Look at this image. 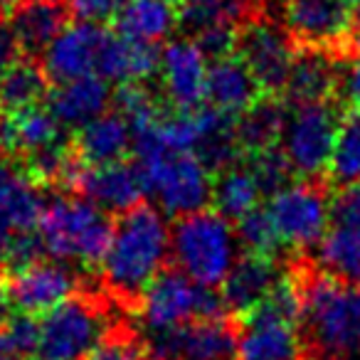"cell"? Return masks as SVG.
<instances>
[{
  "mask_svg": "<svg viewBox=\"0 0 360 360\" xmlns=\"http://www.w3.org/2000/svg\"><path fill=\"white\" fill-rule=\"evenodd\" d=\"M40 186L18 173L8 155H0V262L15 237L37 232L45 215Z\"/></svg>",
  "mask_w": 360,
  "mask_h": 360,
  "instance_id": "obj_16",
  "label": "cell"
},
{
  "mask_svg": "<svg viewBox=\"0 0 360 360\" xmlns=\"http://www.w3.org/2000/svg\"><path fill=\"white\" fill-rule=\"evenodd\" d=\"M240 250L235 225L217 210L205 207L178 217L170 227V257L175 269L207 289H220L240 259Z\"/></svg>",
  "mask_w": 360,
  "mask_h": 360,
  "instance_id": "obj_4",
  "label": "cell"
},
{
  "mask_svg": "<svg viewBox=\"0 0 360 360\" xmlns=\"http://www.w3.org/2000/svg\"><path fill=\"white\" fill-rule=\"evenodd\" d=\"M338 82L345 101L353 106L355 114H360V57L345 67V72L338 77Z\"/></svg>",
  "mask_w": 360,
  "mask_h": 360,
  "instance_id": "obj_40",
  "label": "cell"
},
{
  "mask_svg": "<svg viewBox=\"0 0 360 360\" xmlns=\"http://www.w3.org/2000/svg\"><path fill=\"white\" fill-rule=\"evenodd\" d=\"M0 353L18 360L40 353V321L25 311L6 316L0 321Z\"/></svg>",
  "mask_w": 360,
  "mask_h": 360,
  "instance_id": "obj_33",
  "label": "cell"
},
{
  "mask_svg": "<svg viewBox=\"0 0 360 360\" xmlns=\"http://www.w3.org/2000/svg\"><path fill=\"white\" fill-rule=\"evenodd\" d=\"M106 37L109 30L94 22L77 20L75 25H65V30L42 52V70L47 79L55 84H65L79 77L96 75Z\"/></svg>",
  "mask_w": 360,
  "mask_h": 360,
  "instance_id": "obj_14",
  "label": "cell"
},
{
  "mask_svg": "<svg viewBox=\"0 0 360 360\" xmlns=\"http://www.w3.org/2000/svg\"><path fill=\"white\" fill-rule=\"evenodd\" d=\"M109 335L106 311L86 296H72L40 321L42 360H84Z\"/></svg>",
  "mask_w": 360,
  "mask_h": 360,
  "instance_id": "obj_9",
  "label": "cell"
},
{
  "mask_svg": "<svg viewBox=\"0 0 360 360\" xmlns=\"http://www.w3.org/2000/svg\"><path fill=\"white\" fill-rule=\"evenodd\" d=\"M207 70L210 57L191 35L165 42L160 50L158 79L168 104L178 111H191L205 104Z\"/></svg>",
  "mask_w": 360,
  "mask_h": 360,
  "instance_id": "obj_13",
  "label": "cell"
},
{
  "mask_svg": "<svg viewBox=\"0 0 360 360\" xmlns=\"http://www.w3.org/2000/svg\"><path fill=\"white\" fill-rule=\"evenodd\" d=\"M111 99L114 91L109 89V82L101 79L99 75H89L57 84L47 96V109L57 116L62 126L79 129L109 111Z\"/></svg>",
  "mask_w": 360,
  "mask_h": 360,
  "instance_id": "obj_21",
  "label": "cell"
},
{
  "mask_svg": "<svg viewBox=\"0 0 360 360\" xmlns=\"http://www.w3.org/2000/svg\"><path fill=\"white\" fill-rule=\"evenodd\" d=\"M262 198H264V191H262L257 175L252 173L250 163H240V160L230 168L220 170L215 186H212V205L230 222H237L255 212Z\"/></svg>",
  "mask_w": 360,
  "mask_h": 360,
  "instance_id": "obj_26",
  "label": "cell"
},
{
  "mask_svg": "<svg viewBox=\"0 0 360 360\" xmlns=\"http://www.w3.org/2000/svg\"><path fill=\"white\" fill-rule=\"evenodd\" d=\"M40 232L45 255L57 262L101 266L114 235V222L106 210L86 198L60 195L47 202Z\"/></svg>",
  "mask_w": 360,
  "mask_h": 360,
  "instance_id": "obj_5",
  "label": "cell"
},
{
  "mask_svg": "<svg viewBox=\"0 0 360 360\" xmlns=\"http://www.w3.org/2000/svg\"><path fill=\"white\" fill-rule=\"evenodd\" d=\"M0 8H3V6H0Z\"/></svg>",
  "mask_w": 360,
  "mask_h": 360,
  "instance_id": "obj_50",
  "label": "cell"
},
{
  "mask_svg": "<svg viewBox=\"0 0 360 360\" xmlns=\"http://www.w3.org/2000/svg\"><path fill=\"white\" fill-rule=\"evenodd\" d=\"M136 165L143 178L146 195L170 217H186L205 210L212 202V170L193 150H170L153 134H134Z\"/></svg>",
  "mask_w": 360,
  "mask_h": 360,
  "instance_id": "obj_2",
  "label": "cell"
},
{
  "mask_svg": "<svg viewBox=\"0 0 360 360\" xmlns=\"http://www.w3.org/2000/svg\"><path fill=\"white\" fill-rule=\"evenodd\" d=\"M8 304H11V294H8V279L3 276V271H0V321L6 319Z\"/></svg>",
  "mask_w": 360,
  "mask_h": 360,
  "instance_id": "obj_44",
  "label": "cell"
},
{
  "mask_svg": "<svg viewBox=\"0 0 360 360\" xmlns=\"http://www.w3.org/2000/svg\"><path fill=\"white\" fill-rule=\"evenodd\" d=\"M319 360H328V358H319Z\"/></svg>",
  "mask_w": 360,
  "mask_h": 360,
  "instance_id": "obj_49",
  "label": "cell"
},
{
  "mask_svg": "<svg viewBox=\"0 0 360 360\" xmlns=\"http://www.w3.org/2000/svg\"><path fill=\"white\" fill-rule=\"evenodd\" d=\"M289 111L281 106L276 96H264L255 101L245 114L237 116V141L242 153H259L266 148H276L284 131Z\"/></svg>",
  "mask_w": 360,
  "mask_h": 360,
  "instance_id": "obj_28",
  "label": "cell"
},
{
  "mask_svg": "<svg viewBox=\"0 0 360 360\" xmlns=\"http://www.w3.org/2000/svg\"><path fill=\"white\" fill-rule=\"evenodd\" d=\"M340 3H345L348 8H350V6H358V8H360V0H340Z\"/></svg>",
  "mask_w": 360,
  "mask_h": 360,
  "instance_id": "obj_45",
  "label": "cell"
},
{
  "mask_svg": "<svg viewBox=\"0 0 360 360\" xmlns=\"http://www.w3.org/2000/svg\"><path fill=\"white\" fill-rule=\"evenodd\" d=\"M301 286L281 279L257 309L242 316L235 360H301Z\"/></svg>",
  "mask_w": 360,
  "mask_h": 360,
  "instance_id": "obj_6",
  "label": "cell"
},
{
  "mask_svg": "<svg viewBox=\"0 0 360 360\" xmlns=\"http://www.w3.org/2000/svg\"><path fill=\"white\" fill-rule=\"evenodd\" d=\"M319 264L326 274L360 286V230L333 227L319 242Z\"/></svg>",
  "mask_w": 360,
  "mask_h": 360,
  "instance_id": "obj_30",
  "label": "cell"
},
{
  "mask_svg": "<svg viewBox=\"0 0 360 360\" xmlns=\"http://www.w3.org/2000/svg\"><path fill=\"white\" fill-rule=\"evenodd\" d=\"M131 148H134V131L119 111H104L89 124L79 126L75 136V153L86 165L124 160Z\"/></svg>",
  "mask_w": 360,
  "mask_h": 360,
  "instance_id": "obj_22",
  "label": "cell"
},
{
  "mask_svg": "<svg viewBox=\"0 0 360 360\" xmlns=\"http://www.w3.org/2000/svg\"><path fill=\"white\" fill-rule=\"evenodd\" d=\"M170 259V227L158 207L136 205L114 222V235L101 262V276L111 294L136 301L141 291L165 271Z\"/></svg>",
  "mask_w": 360,
  "mask_h": 360,
  "instance_id": "obj_1",
  "label": "cell"
},
{
  "mask_svg": "<svg viewBox=\"0 0 360 360\" xmlns=\"http://www.w3.org/2000/svg\"><path fill=\"white\" fill-rule=\"evenodd\" d=\"M70 15H75L79 22H94L101 25L106 20H116L121 8L129 0H62Z\"/></svg>",
  "mask_w": 360,
  "mask_h": 360,
  "instance_id": "obj_38",
  "label": "cell"
},
{
  "mask_svg": "<svg viewBox=\"0 0 360 360\" xmlns=\"http://www.w3.org/2000/svg\"><path fill=\"white\" fill-rule=\"evenodd\" d=\"M301 328L319 358H360V286L330 274L299 279Z\"/></svg>",
  "mask_w": 360,
  "mask_h": 360,
  "instance_id": "obj_3",
  "label": "cell"
},
{
  "mask_svg": "<svg viewBox=\"0 0 360 360\" xmlns=\"http://www.w3.org/2000/svg\"><path fill=\"white\" fill-rule=\"evenodd\" d=\"M195 3H207V0H195Z\"/></svg>",
  "mask_w": 360,
  "mask_h": 360,
  "instance_id": "obj_48",
  "label": "cell"
},
{
  "mask_svg": "<svg viewBox=\"0 0 360 360\" xmlns=\"http://www.w3.org/2000/svg\"><path fill=\"white\" fill-rule=\"evenodd\" d=\"M284 27L306 50L328 52L348 42L350 13L340 0H284Z\"/></svg>",
  "mask_w": 360,
  "mask_h": 360,
  "instance_id": "obj_15",
  "label": "cell"
},
{
  "mask_svg": "<svg viewBox=\"0 0 360 360\" xmlns=\"http://www.w3.org/2000/svg\"><path fill=\"white\" fill-rule=\"evenodd\" d=\"M67 8L57 0H20L11 13V30L25 55H42L65 30Z\"/></svg>",
  "mask_w": 360,
  "mask_h": 360,
  "instance_id": "obj_24",
  "label": "cell"
},
{
  "mask_svg": "<svg viewBox=\"0 0 360 360\" xmlns=\"http://www.w3.org/2000/svg\"><path fill=\"white\" fill-rule=\"evenodd\" d=\"M84 360H148V355H146L131 338L111 333V335H106Z\"/></svg>",
  "mask_w": 360,
  "mask_h": 360,
  "instance_id": "obj_39",
  "label": "cell"
},
{
  "mask_svg": "<svg viewBox=\"0 0 360 360\" xmlns=\"http://www.w3.org/2000/svg\"><path fill=\"white\" fill-rule=\"evenodd\" d=\"M338 126V111L328 99L294 104L279 139V150L284 153L291 173L311 180L328 170Z\"/></svg>",
  "mask_w": 360,
  "mask_h": 360,
  "instance_id": "obj_8",
  "label": "cell"
},
{
  "mask_svg": "<svg viewBox=\"0 0 360 360\" xmlns=\"http://www.w3.org/2000/svg\"><path fill=\"white\" fill-rule=\"evenodd\" d=\"M70 188H75L82 198L99 205L101 210L119 212V215L134 210L146 198V186L139 165L126 163V160L104 165L79 163Z\"/></svg>",
  "mask_w": 360,
  "mask_h": 360,
  "instance_id": "obj_17",
  "label": "cell"
},
{
  "mask_svg": "<svg viewBox=\"0 0 360 360\" xmlns=\"http://www.w3.org/2000/svg\"><path fill=\"white\" fill-rule=\"evenodd\" d=\"M296 55L299 52L286 27L274 22H250L237 37V57L250 67L259 89L269 96H279L286 89Z\"/></svg>",
  "mask_w": 360,
  "mask_h": 360,
  "instance_id": "obj_11",
  "label": "cell"
},
{
  "mask_svg": "<svg viewBox=\"0 0 360 360\" xmlns=\"http://www.w3.org/2000/svg\"><path fill=\"white\" fill-rule=\"evenodd\" d=\"M247 163H250L252 173L259 180L264 195H271V193H276L279 188H284L286 183H291L289 178L294 175L289 163H286L284 153L279 150V146H276V148L259 150V153H250L247 155Z\"/></svg>",
  "mask_w": 360,
  "mask_h": 360,
  "instance_id": "obj_36",
  "label": "cell"
},
{
  "mask_svg": "<svg viewBox=\"0 0 360 360\" xmlns=\"http://www.w3.org/2000/svg\"><path fill=\"white\" fill-rule=\"evenodd\" d=\"M47 94V75L32 60H18L0 75V109L20 114L32 109Z\"/></svg>",
  "mask_w": 360,
  "mask_h": 360,
  "instance_id": "obj_29",
  "label": "cell"
},
{
  "mask_svg": "<svg viewBox=\"0 0 360 360\" xmlns=\"http://www.w3.org/2000/svg\"><path fill=\"white\" fill-rule=\"evenodd\" d=\"M266 215L281 247L311 250L319 247L330 227V198L309 180L286 183L266 200Z\"/></svg>",
  "mask_w": 360,
  "mask_h": 360,
  "instance_id": "obj_10",
  "label": "cell"
},
{
  "mask_svg": "<svg viewBox=\"0 0 360 360\" xmlns=\"http://www.w3.org/2000/svg\"><path fill=\"white\" fill-rule=\"evenodd\" d=\"M77 291V274L67 262H32L8 276L11 304L25 314H47Z\"/></svg>",
  "mask_w": 360,
  "mask_h": 360,
  "instance_id": "obj_18",
  "label": "cell"
},
{
  "mask_svg": "<svg viewBox=\"0 0 360 360\" xmlns=\"http://www.w3.org/2000/svg\"><path fill=\"white\" fill-rule=\"evenodd\" d=\"M160 52L155 45H143V42L129 40L124 35L106 37L104 50L99 57L96 75L106 79L109 84H143L153 75H158Z\"/></svg>",
  "mask_w": 360,
  "mask_h": 360,
  "instance_id": "obj_23",
  "label": "cell"
},
{
  "mask_svg": "<svg viewBox=\"0 0 360 360\" xmlns=\"http://www.w3.org/2000/svg\"><path fill=\"white\" fill-rule=\"evenodd\" d=\"M235 232H237V242H240V247L247 255L274 257L276 247H281L274 225H271L266 210H262V207H257L255 212L237 220Z\"/></svg>",
  "mask_w": 360,
  "mask_h": 360,
  "instance_id": "obj_35",
  "label": "cell"
},
{
  "mask_svg": "<svg viewBox=\"0 0 360 360\" xmlns=\"http://www.w3.org/2000/svg\"><path fill=\"white\" fill-rule=\"evenodd\" d=\"M262 99V89L252 77L250 67L240 57H222L212 60L205 82V104L222 114L240 116L255 101Z\"/></svg>",
  "mask_w": 360,
  "mask_h": 360,
  "instance_id": "obj_20",
  "label": "cell"
},
{
  "mask_svg": "<svg viewBox=\"0 0 360 360\" xmlns=\"http://www.w3.org/2000/svg\"><path fill=\"white\" fill-rule=\"evenodd\" d=\"M0 360H18V358H13V355H3V353H0Z\"/></svg>",
  "mask_w": 360,
  "mask_h": 360,
  "instance_id": "obj_46",
  "label": "cell"
},
{
  "mask_svg": "<svg viewBox=\"0 0 360 360\" xmlns=\"http://www.w3.org/2000/svg\"><path fill=\"white\" fill-rule=\"evenodd\" d=\"M284 276H281L274 257L247 255L245 252L220 286L225 309L242 316L250 314L252 309H257L276 289V284Z\"/></svg>",
  "mask_w": 360,
  "mask_h": 360,
  "instance_id": "obj_19",
  "label": "cell"
},
{
  "mask_svg": "<svg viewBox=\"0 0 360 360\" xmlns=\"http://www.w3.org/2000/svg\"><path fill=\"white\" fill-rule=\"evenodd\" d=\"M237 333L222 319H200L173 330L148 333V360H235Z\"/></svg>",
  "mask_w": 360,
  "mask_h": 360,
  "instance_id": "obj_12",
  "label": "cell"
},
{
  "mask_svg": "<svg viewBox=\"0 0 360 360\" xmlns=\"http://www.w3.org/2000/svg\"><path fill=\"white\" fill-rule=\"evenodd\" d=\"M348 45L353 47V52H358L360 57V8L353 18H350V30H348Z\"/></svg>",
  "mask_w": 360,
  "mask_h": 360,
  "instance_id": "obj_43",
  "label": "cell"
},
{
  "mask_svg": "<svg viewBox=\"0 0 360 360\" xmlns=\"http://www.w3.org/2000/svg\"><path fill=\"white\" fill-rule=\"evenodd\" d=\"M114 22L116 32L129 40L160 45L180 25V8L173 0H129Z\"/></svg>",
  "mask_w": 360,
  "mask_h": 360,
  "instance_id": "obj_25",
  "label": "cell"
},
{
  "mask_svg": "<svg viewBox=\"0 0 360 360\" xmlns=\"http://www.w3.org/2000/svg\"><path fill=\"white\" fill-rule=\"evenodd\" d=\"M18 153V124H15V114L0 109V155Z\"/></svg>",
  "mask_w": 360,
  "mask_h": 360,
  "instance_id": "obj_42",
  "label": "cell"
},
{
  "mask_svg": "<svg viewBox=\"0 0 360 360\" xmlns=\"http://www.w3.org/2000/svg\"><path fill=\"white\" fill-rule=\"evenodd\" d=\"M20 45H18L15 35H13L8 22H0V75L8 70L11 65H15L20 60Z\"/></svg>",
  "mask_w": 360,
  "mask_h": 360,
  "instance_id": "obj_41",
  "label": "cell"
},
{
  "mask_svg": "<svg viewBox=\"0 0 360 360\" xmlns=\"http://www.w3.org/2000/svg\"><path fill=\"white\" fill-rule=\"evenodd\" d=\"M18 124V153H35V150L57 146L62 139V124L47 106H32L15 114Z\"/></svg>",
  "mask_w": 360,
  "mask_h": 360,
  "instance_id": "obj_32",
  "label": "cell"
},
{
  "mask_svg": "<svg viewBox=\"0 0 360 360\" xmlns=\"http://www.w3.org/2000/svg\"><path fill=\"white\" fill-rule=\"evenodd\" d=\"M335 84H338L335 62L321 50H306L296 55L284 94L289 96L291 104L326 101Z\"/></svg>",
  "mask_w": 360,
  "mask_h": 360,
  "instance_id": "obj_27",
  "label": "cell"
},
{
  "mask_svg": "<svg viewBox=\"0 0 360 360\" xmlns=\"http://www.w3.org/2000/svg\"><path fill=\"white\" fill-rule=\"evenodd\" d=\"M3 3H13V0H0V6H3Z\"/></svg>",
  "mask_w": 360,
  "mask_h": 360,
  "instance_id": "obj_47",
  "label": "cell"
},
{
  "mask_svg": "<svg viewBox=\"0 0 360 360\" xmlns=\"http://www.w3.org/2000/svg\"><path fill=\"white\" fill-rule=\"evenodd\" d=\"M139 319L148 333L173 330L200 319H222L225 301L215 289L193 281L180 269H165L141 291Z\"/></svg>",
  "mask_w": 360,
  "mask_h": 360,
  "instance_id": "obj_7",
  "label": "cell"
},
{
  "mask_svg": "<svg viewBox=\"0 0 360 360\" xmlns=\"http://www.w3.org/2000/svg\"><path fill=\"white\" fill-rule=\"evenodd\" d=\"M328 173L340 186L360 183V114H350L340 119Z\"/></svg>",
  "mask_w": 360,
  "mask_h": 360,
  "instance_id": "obj_31",
  "label": "cell"
},
{
  "mask_svg": "<svg viewBox=\"0 0 360 360\" xmlns=\"http://www.w3.org/2000/svg\"><path fill=\"white\" fill-rule=\"evenodd\" d=\"M111 104H114V111H119L131 124V131L150 126L153 121H158L163 116L158 101L153 99V94L143 84H121L114 91Z\"/></svg>",
  "mask_w": 360,
  "mask_h": 360,
  "instance_id": "obj_34",
  "label": "cell"
},
{
  "mask_svg": "<svg viewBox=\"0 0 360 360\" xmlns=\"http://www.w3.org/2000/svg\"><path fill=\"white\" fill-rule=\"evenodd\" d=\"M330 222L335 227L360 230V183L340 186V191L330 198Z\"/></svg>",
  "mask_w": 360,
  "mask_h": 360,
  "instance_id": "obj_37",
  "label": "cell"
}]
</instances>
